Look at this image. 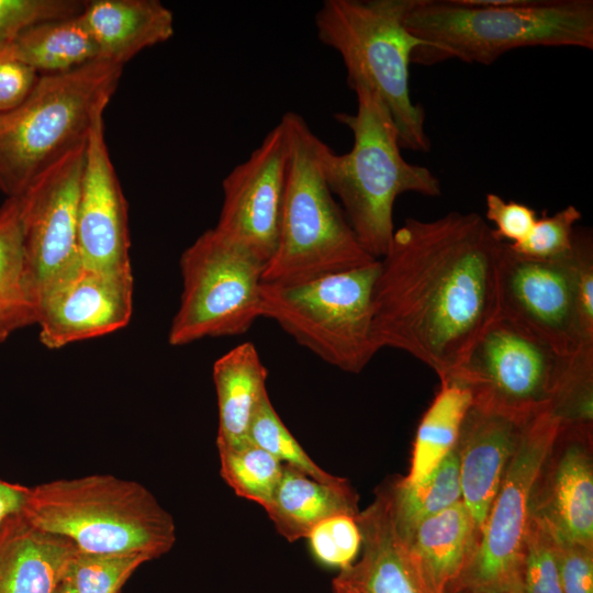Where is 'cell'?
<instances>
[{"instance_id":"cell-13","label":"cell","mask_w":593,"mask_h":593,"mask_svg":"<svg viewBox=\"0 0 593 593\" xmlns=\"http://www.w3.org/2000/svg\"><path fill=\"white\" fill-rule=\"evenodd\" d=\"M591 233L574 231L569 254L534 259L515 253L505 242L499 269V314L521 324L569 357L586 342L579 316V265Z\"/></svg>"},{"instance_id":"cell-42","label":"cell","mask_w":593,"mask_h":593,"mask_svg":"<svg viewBox=\"0 0 593 593\" xmlns=\"http://www.w3.org/2000/svg\"><path fill=\"white\" fill-rule=\"evenodd\" d=\"M30 488L0 479V530L14 516L22 514Z\"/></svg>"},{"instance_id":"cell-2","label":"cell","mask_w":593,"mask_h":593,"mask_svg":"<svg viewBox=\"0 0 593 593\" xmlns=\"http://www.w3.org/2000/svg\"><path fill=\"white\" fill-rule=\"evenodd\" d=\"M403 24L425 43L412 63L491 65L525 47L593 49L592 0H406Z\"/></svg>"},{"instance_id":"cell-34","label":"cell","mask_w":593,"mask_h":593,"mask_svg":"<svg viewBox=\"0 0 593 593\" xmlns=\"http://www.w3.org/2000/svg\"><path fill=\"white\" fill-rule=\"evenodd\" d=\"M357 516L338 514L315 525L307 535L314 558L324 566L345 570L358 557L361 533Z\"/></svg>"},{"instance_id":"cell-15","label":"cell","mask_w":593,"mask_h":593,"mask_svg":"<svg viewBox=\"0 0 593 593\" xmlns=\"http://www.w3.org/2000/svg\"><path fill=\"white\" fill-rule=\"evenodd\" d=\"M132 270L108 272L80 266L36 304L40 342L48 349L125 327L133 311Z\"/></svg>"},{"instance_id":"cell-43","label":"cell","mask_w":593,"mask_h":593,"mask_svg":"<svg viewBox=\"0 0 593 593\" xmlns=\"http://www.w3.org/2000/svg\"><path fill=\"white\" fill-rule=\"evenodd\" d=\"M333 593H361L357 588L343 579L339 574L333 580Z\"/></svg>"},{"instance_id":"cell-1","label":"cell","mask_w":593,"mask_h":593,"mask_svg":"<svg viewBox=\"0 0 593 593\" xmlns=\"http://www.w3.org/2000/svg\"><path fill=\"white\" fill-rule=\"evenodd\" d=\"M504 244L475 212L406 219L379 259L373 284L379 350L405 351L446 380L499 315Z\"/></svg>"},{"instance_id":"cell-19","label":"cell","mask_w":593,"mask_h":593,"mask_svg":"<svg viewBox=\"0 0 593 593\" xmlns=\"http://www.w3.org/2000/svg\"><path fill=\"white\" fill-rule=\"evenodd\" d=\"M592 427L560 425L559 450L551 470L546 500L533 506L560 536L593 547Z\"/></svg>"},{"instance_id":"cell-17","label":"cell","mask_w":593,"mask_h":593,"mask_svg":"<svg viewBox=\"0 0 593 593\" xmlns=\"http://www.w3.org/2000/svg\"><path fill=\"white\" fill-rule=\"evenodd\" d=\"M530 417L475 404L467 412L456 450L461 501L479 534Z\"/></svg>"},{"instance_id":"cell-4","label":"cell","mask_w":593,"mask_h":593,"mask_svg":"<svg viewBox=\"0 0 593 593\" xmlns=\"http://www.w3.org/2000/svg\"><path fill=\"white\" fill-rule=\"evenodd\" d=\"M289 171L275 251L262 282L299 284L378 260L358 240L322 169L326 145L294 112L282 118Z\"/></svg>"},{"instance_id":"cell-31","label":"cell","mask_w":593,"mask_h":593,"mask_svg":"<svg viewBox=\"0 0 593 593\" xmlns=\"http://www.w3.org/2000/svg\"><path fill=\"white\" fill-rule=\"evenodd\" d=\"M150 560L143 553L77 551L65 578L76 593H119L133 572Z\"/></svg>"},{"instance_id":"cell-12","label":"cell","mask_w":593,"mask_h":593,"mask_svg":"<svg viewBox=\"0 0 593 593\" xmlns=\"http://www.w3.org/2000/svg\"><path fill=\"white\" fill-rule=\"evenodd\" d=\"M86 144L58 158L16 197L27 294L35 311L49 289L81 266L77 230Z\"/></svg>"},{"instance_id":"cell-25","label":"cell","mask_w":593,"mask_h":593,"mask_svg":"<svg viewBox=\"0 0 593 593\" xmlns=\"http://www.w3.org/2000/svg\"><path fill=\"white\" fill-rule=\"evenodd\" d=\"M9 46L16 59L38 75L69 71L99 59L97 45L79 14L37 23Z\"/></svg>"},{"instance_id":"cell-33","label":"cell","mask_w":593,"mask_h":593,"mask_svg":"<svg viewBox=\"0 0 593 593\" xmlns=\"http://www.w3.org/2000/svg\"><path fill=\"white\" fill-rule=\"evenodd\" d=\"M0 301L32 305L26 287L23 234L16 197L7 198L0 206Z\"/></svg>"},{"instance_id":"cell-28","label":"cell","mask_w":593,"mask_h":593,"mask_svg":"<svg viewBox=\"0 0 593 593\" xmlns=\"http://www.w3.org/2000/svg\"><path fill=\"white\" fill-rule=\"evenodd\" d=\"M217 450L224 481L238 496L266 508L280 481L283 463L250 439Z\"/></svg>"},{"instance_id":"cell-35","label":"cell","mask_w":593,"mask_h":593,"mask_svg":"<svg viewBox=\"0 0 593 593\" xmlns=\"http://www.w3.org/2000/svg\"><path fill=\"white\" fill-rule=\"evenodd\" d=\"M580 210L570 204L552 215L538 217L529 234L519 243L508 244L517 254L534 259H555L569 254L573 247L574 225L581 220Z\"/></svg>"},{"instance_id":"cell-44","label":"cell","mask_w":593,"mask_h":593,"mask_svg":"<svg viewBox=\"0 0 593 593\" xmlns=\"http://www.w3.org/2000/svg\"><path fill=\"white\" fill-rule=\"evenodd\" d=\"M54 593H76L70 582L64 578L61 582L57 585Z\"/></svg>"},{"instance_id":"cell-26","label":"cell","mask_w":593,"mask_h":593,"mask_svg":"<svg viewBox=\"0 0 593 593\" xmlns=\"http://www.w3.org/2000/svg\"><path fill=\"white\" fill-rule=\"evenodd\" d=\"M472 404L470 391L454 382H440L439 391L417 427L407 483L425 479L457 445L461 425Z\"/></svg>"},{"instance_id":"cell-29","label":"cell","mask_w":593,"mask_h":593,"mask_svg":"<svg viewBox=\"0 0 593 593\" xmlns=\"http://www.w3.org/2000/svg\"><path fill=\"white\" fill-rule=\"evenodd\" d=\"M249 439L283 465H288L326 484H342L346 479L321 469L290 433L266 394L259 403L249 426Z\"/></svg>"},{"instance_id":"cell-11","label":"cell","mask_w":593,"mask_h":593,"mask_svg":"<svg viewBox=\"0 0 593 593\" xmlns=\"http://www.w3.org/2000/svg\"><path fill=\"white\" fill-rule=\"evenodd\" d=\"M567 360L527 328L499 314L440 382L467 388L472 404L530 417L549 409Z\"/></svg>"},{"instance_id":"cell-5","label":"cell","mask_w":593,"mask_h":593,"mask_svg":"<svg viewBox=\"0 0 593 593\" xmlns=\"http://www.w3.org/2000/svg\"><path fill=\"white\" fill-rule=\"evenodd\" d=\"M22 515L88 553H143L152 560L176 541L172 516L141 483L111 474L30 488Z\"/></svg>"},{"instance_id":"cell-18","label":"cell","mask_w":593,"mask_h":593,"mask_svg":"<svg viewBox=\"0 0 593 593\" xmlns=\"http://www.w3.org/2000/svg\"><path fill=\"white\" fill-rule=\"evenodd\" d=\"M356 519L361 555L339 575L361 593H429L396 529L389 486L380 490Z\"/></svg>"},{"instance_id":"cell-36","label":"cell","mask_w":593,"mask_h":593,"mask_svg":"<svg viewBox=\"0 0 593 593\" xmlns=\"http://www.w3.org/2000/svg\"><path fill=\"white\" fill-rule=\"evenodd\" d=\"M83 3L77 0H0V45L12 42L37 23L78 15Z\"/></svg>"},{"instance_id":"cell-3","label":"cell","mask_w":593,"mask_h":593,"mask_svg":"<svg viewBox=\"0 0 593 593\" xmlns=\"http://www.w3.org/2000/svg\"><path fill=\"white\" fill-rule=\"evenodd\" d=\"M353 90L356 113L335 115L351 131L353 147L337 154L326 144L322 169L361 246L380 259L395 230L393 208L398 197L413 192L436 198L441 194V183L427 167L404 159L398 130L381 98L363 86Z\"/></svg>"},{"instance_id":"cell-30","label":"cell","mask_w":593,"mask_h":593,"mask_svg":"<svg viewBox=\"0 0 593 593\" xmlns=\"http://www.w3.org/2000/svg\"><path fill=\"white\" fill-rule=\"evenodd\" d=\"M549 410L561 425L592 427L593 345L568 357Z\"/></svg>"},{"instance_id":"cell-10","label":"cell","mask_w":593,"mask_h":593,"mask_svg":"<svg viewBox=\"0 0 593 593\" xmlns=\"http://www.w3.org/2000/svg\"><path fill=\"white\" fill-rule=\"evenodd\" d=\"M179 265L182 292L168 332L171 346L242 335L261 317L265 264L213 228L183 250Z\"/></svg>"},{"instance_id":"cell-27","label":"cell","mask_w":593,"mask_h":593,"mask_svg":"<svg viewBox=\"0 0 593 593\" xmlns=\"http://www.w3.org/2000/svg\"><path fill=\"white\" fill-rule=\"evenodd\" d=\"M389 492L396 529L406 542L419 523L461 501L456 448L422 481L401 479L389 485Z\"/></svg>"},{"instance_id":"cell-9","label":"cell","mask_w":593,"mask_h":593,"mask_svg":"<svg viewBox=\"0 0 593 593\" xmlns=\"http://www.w3.org/2000/svg\"><path fill=\"white\" fill-rule=\"evenodd\" d=\"M560 425L549 409L527 421L454 593H522L533 499Z\"/></svg>"},{"instance_id":"cell-22","label":"cell","mask_w":593,"mask_h":593,"mask_svg":"<svg viewBox=\"0 0 593 593\" xmlns=\"http://www.w3.org/2000/svg\"><path fill=\"white\" fill-rule=\"evenodd\" d=\"M478 539L479 532L462 501L417 525L406 546L429 593H454Z\"/></svg>"},{"instance_id":"cell-14","label":"cell","mask_w":593,"mask_h":593,"mask_svg":"<svg viewBox=\"0 0 593 593\" xmlns=\"http://www.w3.org/2000/svg\"><path fill=\"white\" fill-rule=\"evenodd\" d=\"M289 171V139L283 122L222 182L223 202L213 230L261 262L272 256Z\"/></svg>"},{"instance_id":"cell-23","label":"cell","mask_w":593,"mask_h":593,"mask_svg":"<svg viewBox=\"0 0 593 593\" xmlns=\"http://www.w3.org/2000/svg\"><path fill=\"white\" fill-rule=\"evenodd\" d=\"M217 399L216 446L227 448L249 440V426L266 389L267 369L253 343H242L213 365Z\"/></svg>"},{"instance_id":"cell-32","label":"cell","mask_w":593,"mask_h":593,"mask_svg":"<svg viewBox=\"0 0 593 593\" xmlns=\"http://www.w3.org/2000/svg\"><path fill=\"white\" fill-rule=\"evenodd\" d=\"M522 593H563L552 528L533 505L525 538Z\"/></svg>"},{"instance_id":"cell-41","label":"cell","mask_w":593,"mask_h":593,"mask_svg":"<svg viewBox=\"0 0 593 593\" xmlns=\"http://www.w3.org/2000/svg\"><path fill=\"white\" fill-rule=\"evenodd\" d=\"M36 324V311L26 303L0 301V344L12 333Z\"/></svg>"},{"instance_id":"cell-38","label":"cell","mask_w":593,"mask_h":593,"mask_svg":"<svg viewBox=\"0 0 593 593\" xmlns=\"http://www.w3.org/2000/svg\"><path fill=\"white\" fill-rule=\"evenodd\" d=\"M485 205V217L495 225V236L503 242L508 240V244L522 242L538 219L530 206L516 201H505L492 192L486 194Z\"/></svg>"},{"instance_id":"cell-6","label":"cell","mask_w":593,"mask_h":593,"mask_svg":"<svg viewBox=\"0 0 593 593\" xmlns=\"http://www.w3.org/2000/svg\"><path fill=\"white\" fill-rule=\"evenodd\" d=\"M123 66L97 59L40 75L29 96L0 112V191L19 197L43 170L87 142L103 116Z\"/></svg>"},{"instance_id":"cell-39","label":"cell","mask_w":593,"mask_h":593,"mask_svg":"<svg viewBox=\"0 0 593 593\" xmlns=\"http://www.w3.org/2000/svg\"><path fill=\"white\" fill-rule=\"evenodd\" d=\"M38 74L16 59L9 43L0 45V112L18 107L35 86Z\"/></svg>"},{"instance_id":"cell-20","label":"cell","mask_w":593,"mask_h":593,"mask_svg":"<svg viewBox=\"0 0 593 593\" xmlns=\"http://www.w3.org/2000/svg\"><path fill=\"white\" fill-rule=\"evenodd\" d=\"M79 15L99 59L120 66L175 32L172 12L158 0H90Z\"/></svg>"},{"instance_id":"cell-21","label":"cell","mask_w":593,"mask_h":593,"mask_svg":"<svg viewBox=\"0 0 593 593\" xmlns=\"http://www.w3.org/2000/svg\"><path fill=\"white\" fill-rule=\"evenodd\" d=\"M77 551L22 514L12 517L0 530V593H54Z\"/></svg>"},{"instance_id":"cell-24","label":"cell","mask_w":593,"mask_h":593,"mask_svg":"<svg viewBox=\"0 0 593 593\" xmlns=\"http://www.w3.org/2000/svg\"><path fill=\"white\" fill-rule=\"evenodd\" d=\"M277 532L289 541L306 538L323 519L348 514L357 516L358 495L348 481L322 483L283 465L271 502L265 508Z\"/></svg>"},{"instance_id":"cell-7","label":"cell","mask_w":593,"mask_h":593,"mask_svg":"<svg viewBox=\"0 0 593 593\" xmlns=\"http://www.w3.org/2000/svg\"><path fill=\"white\" fill-rule=\"evenodd\" d=\"M406 0H326L315 15L320 41L335 49L353 89L374 91L389 110L402 148L428 153L425 110L414 103L409 67L425 43L403 24Z\"/></svg>"},{"instance_id":"cell-8","label":"cell","mask_w":593,"mask_h":593,"mask_svg":"<svg viewBox=\"0 0 593 593\" xmlns=\"http://www.w3.org/2000/svg\"><path fill=\"white\" fill-rule=\"evenodd\" d=\"M379 259L299 284H261V317L328 365L359 373L379 351L372 291Z\"/></svg>"},{"instance_id":"cell-37","label":"cell","mask_w":593,"mask_h":593,"mask_svg":"<svg viewBox=\"0 0 593 593\" xmlns=\"http://www.w3.org/2000/svg\"><path fill=\"white\" fill-rule=\"evenodd\" d=\"M552 532L563 593H593V547L569 540L553 528Z\"/></svg>"},{"instance_id":"cell-40","label":"cell","mask_w":593,"mask_h":593,"mask_svg":"<svg viewBox=\"0 0 593 593\" xmlns=\"http://www.w3.org/2000/svg\"><path fill=\"white\" fill-rule=\"evenodd\" d=\"M579 316L583 336L593 343V244L588 236L581 253L579 265Z\"/></svg>"},{"instance_id":"cell-16","label":"cell","mask_w":593,"mask_h":593,"mask_svg":"<svg viewBox=\"0 0 593 593\" xmlns=\"http://www.w3.org/2000/svg\"><path fill=\"white\" fill-rule=\"evenodd\" d=\"M77 232L82 267L108 272L132 270L127 203L108 149L103 116L94 123L86 144Z\"/></svg>"}]
</instances>
